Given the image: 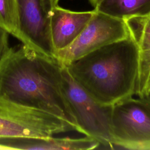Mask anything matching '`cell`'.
Listing matches in <instances>:
<instances>
[{
    "label": "cell",
    "mask_w": 150,
    "mask_h": 150,
    "mask_svg": "<svg viewBox=\"0 0 150 150\" xmlns=\"http://www.w3.org/2000/svg\"><path fill=\"white\" fill-rule=\"evenodd\" d=\"M62 65L25 45L9 47L0 62V98L54 115L79 132L62 86Z\"/></svg>",
    "instance_id": "6da1fadb"
},
{
    "label": "cell",
    "mask_w": 150,
    "mask_h": 150,
    "mask_svg": "<svg viewBox=\"0 0 150 150\" xmlns=\"http://www.w3.org/2000/svg\"><path fill=\"white\" fill-rule=\"evenodd\" d=\"M139 49L130 35L64 66L99 103L112 105L136 94Z\"/></svg>",
    "instance_id": "7a4b0ae2"
},
{
    "label": "cell",
    "mask_w": 150,
    "mask_h": 150,
    "mask_svg": "<svg viewBox=\"0 0 150 150\" xmlns=\"http://www.w3.org/2000/svg\"><path fill=\"white\" fill-rule=\"evenodd\" d=\"M62 86L79 132L95 139L100 145L113 146L111 134L112 105L97 102L73 79L64 66L62 68Z\"/></svg>",
    "instance_id": "3957f363"
},
{
    "label": "cell",
    "mask_w": 150,
    "mask_h": 150,
    "mask_svg": "<svg viewBox=\"0 0 150 150\" xmlns=\"http://www.w3.org/2000/svg\"><path fill=\"white\" fill-rule=\"evenodd\" d=\"M111 134L113 146L150 150V103L131 97L113 104Z\"/></svg>",
    "instance_id": "277c9868"
},
{
    "label": "cell",
    "mask_w": 150,
    "mask_h": 150,
    "mask_svg": "<svg viewBox=\"0 0 150 150\" xmlns=\"http://www.w3.org/2000/svg\"><path fill=\"white\" fill-rule=\"evenodd\" d=\"M71 131L72 125L54 115L0 98V138H46Z\"/></svg>",
    "instance_id": "5b68a950"
},
{
    "label": "cell",
    "mask_w": 150,
    "mask_h": 150,
    "mask_svg": "<svg viewBox=\"0 0 150 150\" xmlns=\"http://www.w3.org/2000/svg\"><path fill=\"white\" fill-rule=\"evenodd\" d=\"M130 35L125 21L94 10V13L77 38L66 48L56 52L62 66L105 45Z\"/></svg>",
    "instance_id": "8992f818"
},
{
    "label": "cell",
    "mask_w": 150,
    "mask_h": 150,
    "mask_svg": "<svg viewBox=\"0 0 150 150\" xmlns=\"http://www.w3.org/2000/svg\"><path fill=\"white\" fill-rule=\"evenodd\" d=\"M17 29L15 37L26 46L56 57L50 34L52 0H16Z\"/></svg>",
    "instance_id": "52a82bcc"
},
{
    "label": "cell",
    "mask_w": 150,
    "mask_h": 150,
    "mask_svg": "<svg viewBox=\"0 0 150 150\" xmlns=\"http://www.w3.org/2000/svg\"><path fill=\"white\" fill-rule=\"evenodd\" d=\"M94 13L73 11L53 6L50 18V34L56 52L69 46L80 35Z\"/></svg>",
    "instance_id": "ba28073f"
},
{
    "label": "cell",
    "mask_w": 150,
    "mask_h": 150,
    "mask_svg": "<svg viewBox=\"0 0 150 150\" xmlns=\"http://www.w3.org/2000/svg\"><path fill=\"white\" fill-rule=\"evenodd\" d=\"M8 149L89 150L97 148L100 144L94 138H7L3 141Z\"/></svg>",
    "instance_id": "9c48e42d"
},
{
    "label": "cell",
    "mask_w": 150,
    "mask_h": 150,
    "mask_svg": "<svg viewBox=\"0 0 150 150\" xmlns=\"http://www.w3.org/2000/svg\"><path fill=\"white\" fill-rule=\"evenodd\" d=\"M94 9L124 21L150 15V0H99Z\"/></svg>",
    "instance_id": "30bf717a"
},
{
    "label": "cell",
    "mask_w": 150,
    "mask_h": 150,
    "mask_svg": "<svg viewBox=\"0 0 150 150\" xmlns=\"http://www.w3.org/2000/svg\"><path fill=\"white\" fill-rule=\"evenodd\" d=\"M0 27L15 36L17 29L16 0H0Z\"/></svg>",
    "instance_id": "8fae6325"
},
{
    "label": "cell",
    "mask_w": 150,
    "mask_h": 150,
    "mask_svg": "<svg viewBox=\"0 0 150 150\" xmlns=\"http://www.w3.org/2000/svg\"><path fill=\"white\" fill-rule=\"evenodd\" d=\"M8 33L0 27V62L9 49Z\"/></svg>",
    "instance_id": "7c38bea8"
},
{
    "label": "cell",
    "mask_w": 150,
    "mask_h": 150,
    "mask_svg": "<svg viewBox=\"0 0 150 150\" xmlns=\"http://www.w3.org/2000/svg\"><path fill=\"white\" fill-rule=\"evenodd\" d=\"M131 19L141 28L150 31V15L148 17L144 18H133Z\"/></svg>",
    "instance_id": "4fadbf2b"
},
{
    "label": "cell",
    "mask_w": 150,
    "mask_h": 150,
    "mask_svg": "<svg viewBox=\"0 0 150 150\" xmlns=\"http://www.w3.org/2000/svg\"><path fill=\"white\" fill-rule=\"evenodd\" d=\"M144 98H145L146 100H147L149 103H150V92H149L148 93H147L144 97H143Z\"/></svg>",
    "instance_id": "5bb4252c"
},
{
    "label": "cell",
    "mask_w": 150,
    "mask_h": 150,
    "mask_svg": "<svg viewBox=\"0 0 150 150\" xmlns=\"http://www.w3.org/2000/svg\"><path fill=\"white\" fill-rule=\"evenodd\" d=\"M99 0H89V1L90 2V3L92 4L93 6H94Z\"/></svg>",
    "instance_id": "9a60e30c"
},
{
    "label": "cell",
    "mask_w": 150,
    "mask_h": 150,
    "mask_svg": "<svg viewBox=\"0 0 150 150\" xmlns=\"http://www.w3.org/2000/svg\"><path fill=\"white\" fill-rule=\"evenodd\" d=\"M52 2L53 4V5L55 6V5H57V4H58V2L59 0H52Z\"/></svg>",
    "instance_id": "2e32d148"
}]
</instances>
